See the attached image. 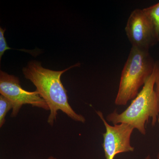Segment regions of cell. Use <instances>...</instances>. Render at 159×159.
<instances>
[{
  "mask_svg": "<svg viewBox=\"0 0 159 159\" xmlns=\"http://www.w3.org/2000/svg\"><path fill=\"white\" fill-rule=\"evenodd\" d=\"M77 63L62 71H54L44 68L41 63L32 61L23 69V73L36 87L40 97L48 106L50 114L48 122L51 126L57 119V111L60 110L74 121L84 123L85 119L77 113L69 102L67 90L61 80L63 74L74 67L79 66Z\"/></svg>",
  "mask_w": 159,
  "mask_h": 159,
  "instance_id": "obj_1",
  "label": "cell"
},
{
  "mask_svg": "<svg viewBox=\"0 0 159 159\" xmlns=\"http://www.w3.org/2000/svg\"><path fill=\"white\" fill-rule=\"evenodd\" d=\"M155 75V66L152 74L130 105L121 113H118L116 110L107 116V121L114 125L127 123L143 135L146 134L145 124L149 118H152V125H155L159 119L158 105L154 89Z\"/></svg>",
  "mask_w": 159,
  "mask_h": 159,
  "instance_id": "obj_2",
  "label": "cell"
},
{
  "mask_svg": "<svg viewBox=\"0 0 159 159\" xmlns=\"http://www.w3.org/2000/svg\"><path fill=\"white\" fill-rule=\"evenodd\" d=\"M156 62L149 51L132 47L120 77L115 104L125 105L135 99L154 70Z\"/></svg>",
  "mask_w": 159,
  "mask_h": 159,
  "instance_id": "obj_3",
  "label": "cell"
},
{
  "mask_svg": "<svg viewBox=\"0 0 159 159\" xmlns=\"http://www.w3.org/2000/svg\"><path fill=\"white\" fill-rule=\"evenodd\" d=\"M0 93L9 99L12 104L11 117H16L22 107L25 104L50 110L48 106L37 90H25L21 86L18 77L2 70L0 71Z\"/></svg>",
  "mask_w": 159,
  "mask_h": 159,
  "instance_id": "obj_4",
  "label": "cell"
},
{
  "mask_svg": "<svg viewBox=\"0 0 159 159\" xmlns=\"http://www.w3.org/2000/svg\"><path fill=\"white\" fill-rule=\"evenodd\" d=\"M104 123L106 132L102 134L104 149L106 159H114L118 154L133 152L134 147L130 145V137L134 128L127 123L111 125L106 122L102 112L97 111Z\"/></svg>",
  "mask_w": 159,
  "mask_h": 159,
  "instance_id": "obj_5",
  "label": "cell"
},
{
  "mask_svg": "<svg viewBox=\"0 0 159 159\" xmlns=\"http://www.w3.org/2000/svg\"><path fill=\"white\" fill-rule=\"evenodd\" d=\"M125 31L132 47L140 50L149 51L158 43L152 26L142 9H134L131 13Z\"/></svg>",
  "mask_w": 159,
  "mask_h": 159,
  "instance_id": "obj_6",
  "label": "cell"
},
{
  "mask_svg": "<svg viewBox=\"0 0 159 159\" xmlns=\"http://www.w3.org/2000/svg\"><path fill=\"white\" fill-rule=\"evenodd\" d=\"M142 9L151 24L157 40L159 42V2Z\"/></svg>",
  "mask_w": 159,
  "mask_h": 159,
  "instance_id": "obj_7",
  "label": "cell"
},
{
  "mask_svg": "<svg viewBox=\"0 0 159 159\" xmlns=\"http://www.w3.org/2000/svg\"><path fill=\"white\" fill-rule=\"evenodd\" d=\"M12 108V104L9 99L2 95H0V127H2L5 124L6 115Z\"/></svg>",
  "mask_w": 159,
  "mask_h": 159,
  "instance_id": "obj_8",
  "label": "cell"
},
{
  "mask_svg": "<svg viewBox=\"0 0 159 159\" xmlns=\"http://www.w3.org/2000/svg\"><path fill=\"white\" fill-rule=\"evenodd\" d=\"M6 31V29H3L2 27H0V60L2 59L5 51L11 49L8 46L4 36Z\"/></svg>",
  "mask_w": 159,
  "mask_h": 159,
  "instance_id": "obj_9",
  "label": "cell"
},
{
  "mask_svg": "<svg viewBox=\"0 0 159 159\" xmlns=\"http://www.w3.org/2000/svg\"><path fill=\"white\" fill-rule=\"evenodd\" d=\"M155 85L156 86L155 91L157 99L158 105L159 110V62L156 61L155 65Z\"/></svg>",
  "mask_w": 159,
  "mask_h": 159,
  "instance_id": "obj_10",
  "label": "cell"
},
{
  "mask_svg": "<svg viewBox=\"0 0 159 159\" xmlns=\"http://www.w3.org/2000/svg\"><path fill=\"white\" fill-rule=\"evenodd\" d=\"M48 159H57L56 158L54 157L51 156V157H49L48 158Z\"/></svg>",
  "mask_w": 159,
  "mask_h": 159,
  "instance_id": "obj_11",
  "label": "cell"
},
{
  "mask_svg": "<svg viewBox=\"0 0 159 159\" xmlns=\"http://www.w3.org/2000/svg\"><path fill=\"white\" fill-rule=\"evenodd\" d=\"M145 159H151V158L149 156H148Z\"/></svg>",
  "mask_w": 159,
  "mask_h": 159,
  "instance_id": "obj_12",
  "label": "cell"
},
{
  "mask_svg": "<svg viewBox=\"0 0 159 159\" xmlns=\"http://www.w3.org/2000/svg\"><path fill=\"white\" fill-rule=\"evenodd\" d=\"M157 159H159V153H158V154L157 155Z\"/></svg>",
  "mask_w": 159,
  "mask_h": 159,
  "instance_id": "obj_13",
  "label": "cell"
}]
</instances>
